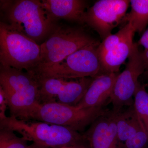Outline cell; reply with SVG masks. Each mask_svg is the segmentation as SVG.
I'll return each instance as SVG.
<instances>
[{"label": "cell", "instance_id": "cell-1", "mask_svg": "<svg viewBox=\"0 0 148 148\" xmlns=\"http://www.w3.org/2000/svg\"><path fill=\"white\" fill-rule=\"evenodd\" d=\"M0 86L5 93L10 116L30 121L40 105L39 84L32 72L0 66Z\"/></svg>", "mask_w": 148, "mask_h": 148}, {"label": "cell", "instance_id": "cell-2", "mask_svg": "<svg viewBox=\"0 0 148 148\" xmlns=\"http://www.w3.org/2000/svg\"><path fill=\"white\" fill-rule=\"evenodd\" d=\"M1 8L5 22L38 44L47 38L57 25L48 15L41 1H1Z\"/></svg>", "mask_w": 148, "mask_h": 148}, {"label": "cell", "instance_id": "cell-3", "mask_svg": "<svg viewBox=\"0 0 148 148\" xmlns=\"http://www.w3.org/2000/svg\"><path fill=\"white\" fill-rule=\"evenodd\" d=\"M0 127L18 132L28 141L51 148H62L86 142L84 135L70 128L37 121H25L7 116Z\"/></svg>", "mask_w": 148, "mask_h": 148}, {"label": "cell", "instance_id": "cell-4", "mask_svg": "<svg viewBox=\"0 0 148 148\" xmlns=\"http://www.w3.org/2000/svg\"><path fill=\"white\" fill-rule=\"evenodd\" d=\"M40 45L6 22H0V66L32 72L38 65Z\"/></svg>", "mask_w": 148, "mask_h": 148}, {"label": "cell", "instance_id": "cell-5", "mask_svg": "<svg viewBox=\"0 0 148 148\" xmlns=\"http://www.w3.org/2000/svg\"><path fill=\"white\" fill-rule=\"evenodd\" d=\"M99 41L80 49L52 66L32 71L38 78L78 79L95 77L101 73Z\"/></svg>", "mask_w": 148, "mask_h": 148}, {"label": "cell", "instance_id": "cell-6", "mask_svg": "<svg viewBox=\"0 0 148 148\" xmlns=\"http://www.w3.org/2000/svg\"><path fill=\"white\" fill-rule=\"evenodd\" d=\"M98 41L82 28L57 24L40 45V61L35 70L52 66L80 49Z\"/></svg>", "mask_w": 148, "mask_h": 148}, {"label": "cell", "instance_id": "cell-7", "mask_svg": "<svg viewBox=\"0 0 148 148\" xmlns=\"http://www.w3.org/2000/svg\"><path fill=\"white\" fill-rule=\"evenodd\" d=\"M109 111L103 107L80 108L76 106L51 102L40 104L30 121L60 125L79 132Z\"/></svg>", "mask_w": 148, "mask_h": 148}, {"label": "cell", "instance_id": "cell-8", "mask_svg": "<svg viewBox=\"0 0 148 148\" xmlns=\"http://www.w3.org/2000/svg\"><path fill=\"white\" fill-rule=\"evenodd\" d=\"M130 4L128 0H100L88 8L84 24L95 31L104 40L123 22Z\"/></svg>", "mask_w": 148, "mask_h": 148}, {"label": "cell", "instance_id": "cell-9", "mask_svg": "<svg viewBox=\"0 0 148 148\" xmlns=\"http://www.w3.org/2000/svg\"><path fill=\"white\" fill-rule=\"evenodd\" d=\"M145 71L137 42L128 58L125 69L119 74L110 99L113 106L112 110L121 111L125 106H133L132 98L138 83V78Z\"/></svg>", "mask_w": 148, "mask_h": 148}, {"label": "cell", "instance_id": "cell-10", "mask_svg": "<svg viewBox=\"0 0 148 148\" xmlns=\"http://www.w3.org/2000/svg\"><path fill=\"white\" fill-rule=\"evenodd\" d=\"M93 78L88 77L69 81L64 79L37 77L39 84L40 103L57 102L77 106L86 92Z\"/></svg>", "mask_w": 148, "mask_h": 148}, {"label": "cell", "instance_id": "cell-11", "mask_svg": "<svg viewBox=\"0 0 148 148\" xmlns=\"http://www.w3.org/2000/svg\"><path fill=\"white\" fill-rule=\"evenodd\" d=\"M117 112L109 111L98 118L84 135L90 148H119Z\"/></svg>", "mask_w": 148, "mask_h": 148}, {"label": "cell", "instance_id": "cell-12", "mask_svg": "<svg viewBox=\"0 0 148 148\" xmlns=\"http://www.w3.org/2000/svg\"><path fill=\"white\" fill-rule=\"evenodd\" d=\"M48 15L53 21L63 19L80 24H84L85 14L88 8L84 0H42Z\"/></svg>", "mask_w": 148, "mask_h": 148}, {"label": "cell", "instance_id": "cell-13", "mask_svg": "<svg viewBox=\"0 0 148 148\" xmlns=\"http://www.w3.org/2000/svg\"><path fill=\"white\" fill-rule=\"evenodd\" d=\"M119 74H101L93 78L82 99L76 106L80 108L103 107L110 98Z\"/></svg>", "mask_w": 148, "mask_h": 148}, {"label": "cell", "instance_id": "cell-14", "mask_svg": "<svg viewBox=\"0 0 148 148\" xmlns=\"http://www.w3.org/2000/svg\"><path fill=\"white\" fill-rule=\"evenodd\" d=\"M135 33V31L130 32L116 47L100 57V75L119 73L120 67L128 58L134 47Z\"/></svg>", "mask_w": 148, "mask_h": 148}, {"label": "cell", "instance_id": "cell-15", "mask_svg": "<svg viewBox=\"0 0 148 148\" xmlns=\"http://www.w3.org/2000/svg\"><path fill=\"white\" fill-rule=\"evenodd\" d=\"M116 122L119 148L121 144L138 132L143 124L133 106L124 112H117Z\"/></svg>", "mask_w": 148, "mask_h": 148}, {"label": "cell", "instance_id": "cell-16", "mask_svg": "<svg viewBox=\"0 0 148 148\" xmlns=\"http://www.w3.org/2000/svg\"><path fill=\"white\" fill-rule=\"evenodd\" d=\"M131 10L123 22L131 24L135 33L143 34L148 26V0H131Z\"/></svg>", "mask_w": 148, "mask_h": 148}, {"label": "cell", "instance_id": "cell-17", "mask_svg": "<svg viewBox=\"0 0 148 148\" xmlns=\"http://www.w3.org/2000/svg\"><path fill=\"white\" fill-rule=\"evenodd\" d=\"M147 84L138 83L134 94L133 108L148 131V92Z\"/></svg>", "mask_w": 148, "mask_h": 148}, {"label": "cell", "instance_id": "cell-18", "mask_svg": "<svg viewBox=\"0 0 148 148\" xmlns=\"http://www.w3.org/2000/svg\"><path fill=\"white\" fill-rule=\"evenodd\" d=\"M133 31L135 30L131 24L127 23L116 34H112L103 40L98 47L100 57L116 47Z\"/></svg>", "mask_w": 148, "mask_h": 148}, {"label": "cell", "instance_id": "cell-19", "mask_svg": "<svg viewBox=\"0 0 148 148\" xmlns=\"http://www.w3.org/2000/svg\"><path fill=\"white\" fill-rule=\"evenodd\" d=\"M27 142L23 137L17 136L13 130L0 127V148H28Z\"/></svg>", "mask_w": 148, "mask_h": 148}, {"label": "cell", "instance_id": "cell-20", "mask_svg": "<svg viewBox=\"0 0 148 148\" xmlns=\"http://www.w3.org/2000/svg\"><path fill=\"white\" fill-rule=\"evenodd\" d=\"M119 148H148V131L144 124L138 132L121 144Z\"/></svg>", "mask_w": 148, "mask_h": 148}, {"label": "cell", "instance_id": "cell-21", "mask_svg": "<svg viewBox=\"0 0 148 148\" xmlns=\"http://www.w3.org/2000/svg\"><path fill=\"white\" fill-rule=\"evenodd\" d=\"M8 108V103L5 93L2 88L0 86V119L6 116L5 112Z\"/></svg>", "mask_w": 148, "mask_h": 148}, {"label": "cell", "instance_id": "cell-22", "mask_svg": "<svg viewBox=\"0 0 148 148\" xmlns=\"http://www.w3.org/2000/svg\"><path fill=\"white\" fill-rule=\"evenodd\" d=\"M137 44L138 46H143L145 49H148V27L143 33Z\"/></svg>", "mask_w": 148, "mask_h": 148}, {"label": "cell", "instance_id": "cell-23", "mask_svg": "<svg viewBox=\"0 0 148 148\" xmlns=\"http://www.w3.org/2000/svg\"><path fill=\"white\" fill-rule=\"evenodd\" d=\"M140 55L146 71L148 70V49H144L140 51Z\"/></svg>", "mask_w": 148, "mask_h": 148}, {"label": "cell", "instance_id": "cell-24", "mask_svg": "<svg viewBox=\"0 0 148 148\" xmlns=\"http://www.w3.org/2000/svg\"><path fill=\"white\" fill-rule=\"evenodd\" d=\"M28 148H51L48 147H45L40 145H38L36 143H33L31 145H29V147Z\"/></svg>", "mask_w": 148, "mask_h": 148}, {"label": "cell", "instance_id": "cell-25", "mask_svg": "<svg viewBox=\"0 0 148 148\" xmlns=\"http://www.w3.org/2000/svg\"><path fill=\"white\" fill-rule=\"evenodd\" d=\"M86 142H84V143H80L77 145V148H90L88 145H88L86 144Z\"/></svg>", "mask_w": 148, "mask_h": 148}, {"label": "cell", "instance_id": "cell-26", "mask_svg": "<svg viewBox=\"0 0 148 148\" xmlns=\"http://www.w3.org/2000/svg\"><path fill=\"white\" fill-rule=\"evenodd\" d=\"M77 145H75L67 146V147H64L62 148H77Z\"/></svg>", "mask_w": 148, "mask_h": 148}, {"label": "cell", "instance_id": "cell-27", "mask_svg": "<svg viewBox=\"0 0 148 148\" xmlns=\"http://www.w3.org/2000/svg\"><path fill=\"white\" fill-rule=\"evenodd\" d=\"M143 75H144L145 77L148 79V71H146L145 73H143Z\"/></svg>", "mask_w": 148, "mask_h": 148}]
</instances>
